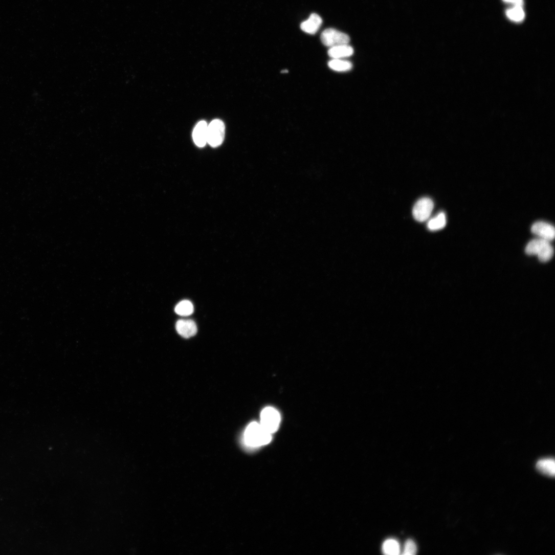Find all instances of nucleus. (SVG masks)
Listing matches in <instances>:
<instances>
[{"mask_svg": "<svg viewBox=\"0 0 555 555\" xmlns=\"http://www.w3.org/2000/svg\"><path fill=\"white\" fill-rule=\"evenodd\" d=\"M246 445L250 448H258L269 443L272 439V434L266 430L257 422L250 424L245 433Z\"/></svg>", "mask_w": 555, "mask_h": 555, "instance_id": "obj_1", "label": "nucleus"}, {"mask_svg": "<svg viewBox=\"0 0 555 555\" xmlns=\"http://www.w3.org/2000/svg\"><path fill=\"white\" fill-rule=\"evenodd\" d=\"M525 253L528 255L537 256L541 262H547L552 258L554 251L549 241L539 238L528 243Z\"/></svg>", "mask_w": 555, "mask_h": 555, "instance_id": "obj_2", "label": "nucleus"}, {"mask_svg": "<svg viewBox=\"0 0 555 555\" xmlns=\"http://www.w3.org/2000/svg\"><path fill=\"white\" fill-rule=\"evenodd\" d=\"M226 134L224 123L219 120L212 121L207 127V143L215 148L223 143Z\"/></svg>", "mask_w": 555, "mask_h": 555, "instance_id": "obj_3", "label": "nucleus"}, {"mask_svg": "<svg viewBox=\"0 0 555 555\" xmlns=\"http://www.w3.org/2000/svg\"><path fill=\"white\" fill-rule=\"evenodd\" d=\"M322 43L328 47L347 45L350 42L349 36L335 29H327L321 35Z\"/></svg>", "mask_w": 555, "mask_h": 555, "instance_id": "obj_4", "label": "nucleus"}, {"mask_svg": "<svg viewBox=\"0 0 555 555\" xmlns=\"http://www.w3.org/2000/svg\"><path fill=\"white\" fill-rule=\"evenodd\" d=\"M280 420L279 413L274 408L267 407L261 412L260 424L271 434L277 430Z\"/></svg>", "mask_w": 555, "mask_h": 555, "instance_id": "obj_5", "label": "nucleus"}, {"mask_svg": "<svg viewBox=\"0 0 555 555\" xmlns=\"http://www.w3.org/2000/svg\"><path fill=\"white\" fill-rule=\"evenodd\" d=\"M434 208L432 200L428 197L419 199L413 208V215L418 221L423 222L430 217Z\"/></svg>", "mask_w": 555, "mask_h": 555, "instance_id": "obj_6", "label": "nucleus"}, {"mask_svg": "<svg viewBox=\"0 0 555 555\" xmlns=\"http://www.w3.org/2000/svg\"><path fill=\"white\" fill-rule=\"evenodd\" d=\"M531 232L539 237V238L548 241H551L554 238L555 231L554 227L544 221H537L531 227Z\"/></svg>", "mask_w": 555, "mask_h": 555, "instance_id": "obj_7", "label": "nucleus"}, {"mask_svg": "<svg viewBox=\"0 0 555 555\" xmlns=\"http://www.w3.org/2000/svg\"><path fill=\"white\" fill-rule=\"evenodd\" d=\"M176 329L181 336L186 339L194 336L197 331L195 322L189 319L179 320L176 322Z\"/></svg>", "mask_w": 555, "mask_h": 555, "instance_id": "obj_8", "label": "nucleus"}, {"mask_svg": "<svg viewBox=\"0 0 555 555\" xmlns=\"http://www.w3.org/2000/svg\"><path fill=\"white\" fill-rule=\"evenodd\" d=\"M207 127L206 122L201 121L193 130V139L195 145L199 147H203L207 143Z\"/></svg>", "mask_w": 555, "mask_h": 555, "instance_id": "obj_9", "label": "nucleus"}, {"mask_svg": "<svg viewBox=\"0 0 555 555\" xmlns=\"http://www.w3.org/2000/svg\"><path fill=\"white\" fill-rule=\"evenodd\" d=\"M322 23V20L318 15L312 14L307 20L301 24L300 27L303 32L313 35L319 30Z\"/></svg>", "mask_w": 555, "mask_h": 555, "instance_id": "obj_10", "label": "nucleus"}, {"mask_svg": "<svg viewBox=\"0 0 555 555\" xmlns=\"http://www.w3.org/2000/svg\"><path fill=\"white\" fill-rule=\"evenodd\" d=\"M537 470L543 475L554 477L555 475L554 460L551 458L543 459L539 460L536 465Z\"/></svg>", "mask_w": 555, "mask_h": 555, "instance_id": "obj_11", "label": "nucleus"}, {"mask_svg": "<svg viewBox=\"0 0 555 555\" xmlns=\"http://www.w3.org/2000/svg\"><path fill=\"white\" fill-rule=\"evenodd\" d=\"M353 49L347 45H342L330 48L328 55L332 59H342L350 57L353 54Z\"/></svg>", "mask_w": 555, "mask_h": 555, "instance_id": "obj_12", "label": "nucleus"}, {"mask_svg": "<svg viewBox=\"0 0 555 555\" xmlns=\"http://www.w3.org/2000/svg\"><path fill=\"white\" fill-rule=\"evenodd\" d=\"M446 225V215L445 213L440 212L428 221L427 227L429 230L435 231L445 228Z\"/></svg>", "mask_w": 555, "mask_h": 555, "instance_id": "obj_13", "label": "nucleus"}, {"mask_svg": "<svg viewBox=\"0 0 555 555\" xmlns=\"http://www.w3.org/2000/svg\"><path fill=\"white\" fill-rule=\"evenodd\" d=\"M328 65L332 70L339 72L350 71L353 67L350 62L342 59H332L328 62Z\"/></svg>", "mask_w": 555, "mask_h": 555, "instance_id": "obj_14", "label": "nucleus"}, {"mask_svg": "<svg viewBox=\"0 0 555 555\" xmlns=\"http://www.w3.org/2000/svg\"><path fill=\"white\" fill-rule=\"evenodd\" d=\"M382 551L384 553L389 555L399 554L401 547L398 542L393 539L386 540L383 544Z\"/></svg>", "mask_w": 555, "mask_h": 555, "instance_id": "obj_15", "label": "nucleus"}, {"mask_svg": "<svg viewBox=\"0 0 555 555\" xmlns=\"http://www.w3.org/2000/svg\"><path fill=\"white\" fill-rule=\"evenodd\" d=\"M193 305L189 300H183L181 301L175 307V313L182 316H189L193 313Z\"/></svg>", "mask_w": 555, "mask_h": 555, "instance_id": "obj_16", "label": "nucleus"}, {"mask_svg": "<svg viewBox=\"0 0 555 555\" xmlns=\"http://www.w3.org/2000/svg\"><path fill=\"white\" fill-rule=\"evenodd\" d=\"M506 16L511 20L515 22H520L525 18V13L520 6H514L506 11Z\"/></svg>", "mask_w": 555, "mask_h": 555, "instance_id": "obj_17", "label": "nucleus"}, {"mask_svg": "<svg viewBox=\"0 0 555 555\" xmlns=\"http://www.w3.org/2000/svg\"><path fill=\"white\" fill-rule=\"evenodd\" d=\"M417 546L415 542L411 539L408 540L404 546L403 554L414 555L416 553Z\"/></svg>", "mask_w": 555, "mask_h": 555, "instance_id": "obj_18", "label": "nucleus"}, {"mask_svg": "<svg viewBox=\"0 0 555 555\" xmlns=\"http://www.w3.org/2000/svg\"><path fill=\"white\" fill-rule=\"evenodd\" d=\"M503 1L506 3L513 4L514 6L522 7L523 5V0H503Z\"/></svg>", "mask_w": 555, "mask_h": 555, "instance_id": "obj_19", "label": "nucleus"}, {"mask_svg": "<svg viewBox=\"0 0 555 555\" xmlns=\"http://www.w3.org/2000/svg\"><path fill=\"white\" fill-rule=\"evenodd\" d=\"M288 72V71L287 70H284L281 72L282 73H287Z\"/></svg>", "mask_w": 555, "mask_h": 555, "instance_id": "obj_20", "label": "nucleus"}]
</instances>
